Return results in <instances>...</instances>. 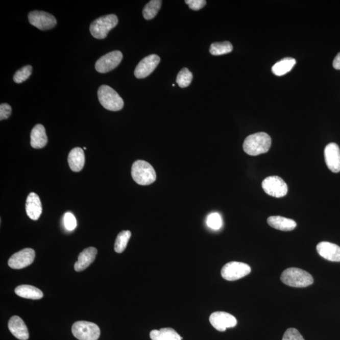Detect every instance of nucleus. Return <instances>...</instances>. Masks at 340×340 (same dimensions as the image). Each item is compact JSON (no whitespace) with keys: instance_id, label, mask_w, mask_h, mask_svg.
<instances>
[{"instance_id":"32","label":"nucleus","mask_w":340,"mask_h":340,"mask_svg":"<svg viewBox=\"0 0 340 340\" xmlns=\"http://www.w3.org/2000/svg\"><path fill=\"white\" fill-rule=\"evenodd\" d=\"M64 224L68 231H72L77 226V220L71 212H67L64 216Z\"/></svg>"},{"instance_id":"1","label":"nucleus","mask_w":340,"mask_h":340,"mask_svg":"<svg viewBox=\"0 0 340 340\" xmlns=\"http://www.w3.org/2000/svg\"><path fill=\"white\" fill-rule=\"evenodd\" d=\"M271 144V137L268 134L258 132L245 139L244 150L248 155L258 156L268 152Z\"/></svg>"},{"instance_id":"33","label":"nucleus","mask_w":340,"mask_h":340,"mask_svg":"<svg viewBox=\"0 0 340 340\" xmlns=\"http://www.w3.org/2000/svg\"><path fill=\"white\" fill-rule=\"evenodd\" d=\"M185 2L190 9L196 11L202 9L207 3L205 0H186Z\"/></svg>"},{"instance_id":"12","label":"nucleus","mask_w":340,"mask_h":340,"mask_svg":"<svg viewBox=\"0 0 340 340\" xmlns=\"http://www.w3.org/2000/svg\"><path fill=\"white\" fill-rule=\"evenodd\" d=\"M36 253L31 248H26L15 253L9 260V265L13 269L26 268L34 262Z\"/></svg>"},{"instance_id":"25","label":"nucleus","mask_w":340,"mask_h":340,"mask_svg":"<svg viewBox=\"0 0 340 340\" xmlns=\"http://www.w3.org/2000/svg\"><path fill=\"white\" fill-rule=\"evenodd\" d=\"M162 5L161 0H152L145 5L142 11L143 17L145 20H150L156 17Z\"/></svg>"},{"instance_id":"11","label":"nucleus","mask_w":340,"mask_h":340,"mask_svg":"<svg viewBox=\"0 0 340 340\" xmlns=\"http://www.w3.org/2000/svg\"><path fill=\"white\" fill-rule=\"evenodd\" d=\"M210 324L215 330L218 331H225L227 328H233L237 325V320L233 315L223 311L213 312L210 315Z\"/></svg>"},{"instance_id":"24","label":"nucleus","mask_w":340,"mask_h":340,"mask_svg":"<svg viewBox=\"0 0 340 340\" xmlns=\"http://www.w3.org/2000/svg\"><path fill=\"white\" fill-rule=\"evenodd\" d=\"M296 61L295 59L291 58H286L282 59L281 61L277 62L275 65L272 67V72L275 75L280 76L284 75L289 72L293 67L295 66Z\"/></svg>"},{"instance_id":"20","label":"nucleus","mask_w":340,"mask_h":340,"mask_svg":"<svg viewBox=\"0 0 340 340\" xmlns=\"http://www.w3.org/2000/svg\"><path fill=\"white\" fill-rule=\"evenodd\" d=\"M85 153L80 148H75L69 154L67 161L72 172H80L85 165Z\"/></svg>"},{"instance_id":"22","label":"nucleus","mask_w":340,"mask_h":340,"mask_svg":"<svg viewBox=\"0 0 340 340\" xmlns=\"http://www.w3.org/2000/svg\"><path fill=\"white\" fill-rule=\"evenodd\" d=\"M15 292L21 298L34 299H40L43 298V293L34 286L29 285H19L15 288Z\"/></svg>"},{"instance_id":"17","label":"nucleus","mask_w":340,"mask_h":340,"mask_svg":"<svg viewBox=\"0 0 340 340\" xmlns=\"http://www.w3.org/2000/svg\"><path fill=\"white\" fill-rule=\"evenodd\" d=\"M9 328L11 333L16 338L20 340H28L29 338L28 328L24 321L17 315L10 318Z\"/></svg>"},{"instance_id":"6","label":"nucleus","mask_w":340,"mask_h":340,"mask_svg":"<svg viewBox=\"0 0 340 340\" xmlns=\"http://www.w3.org/2000/svg\"><path fill=\"white\" fill-rule=\"evenodd\" d=\"M72 333L79 340H97L101 335V330L96 324L85 321L75 323Z\"/></svg>"},{"instance_id":"31","label":"nucleus","mask_w":340,"mask_h":340,"mask_svg":"<svg viewBox=\"0 0 340 340\" xmlns=\"http://www.w3.org/2000/svg\"><path fill=\"white\" fill-rule=\"evenodd\" d=\"M282 340H304V339L298 330L290 328L286 330Z\"/></svg>"},{"instance_id":"7","label":"nucleus","mask_w":340,"mask_h":340,"mask_svg":"<svg viewBox=\"0 0 340 340\" xmlns=\"http://www.w3.org/2000/svg\"><path fill=\"white\" fill-rule=\"evenodd\" d=\"M252 269L248 264L238 261H231L223 267L221 275L223 279L228 281H234L247 276L250 274Z\"/></svg>"},{"instance_id":"35","label":"nucleus","mask_w":340,"mask_h":340,"mask_svg":"<svg viewBox=\"0 0 340 340\" xmlns=\"http://www.w3.org/2000/svg\"><path fill=\"white\" fill-rule=\"evenodd\" d=\"M333 66L334 69L340 70V53L334 58Z\"/></svg>"},{"instance_id":"15","label":"nucleus","mask_w":340,"mask_h":340,"mask_svg":"<svg viewBox=\"0 0 340 340\" xmlns=\"http://www.w3.org/2000/svg\"><path fill=\"white\" fill-rule=\"evenodd\" d=\"M317 252L321 257L326 260L340 262V247L327 241L320 242L317 247Z\"/></svg>"},{"instance_id":"4","label":"nucleus","mask_w":340,"mask_h":340,"mask_svg":"<svg viewBox=\"0 0 340 340\" xmlns=\"http://www.w3.org/2000/svg\"><path fill=\"white\" fill-rule=\"evenodd\" d=\"M98 98L102 106L110 111H118L124 107L123 99L109 86L102 85L99 88Z\"/></svg>"},{"instance_id":"29","label":"nucleus","mask_w":340,"mask_h":340,"mask_svg":"<svg viewBox=\"0 0 340 340\" xmlns=\"http://www.w3.org/2000/svg\"><path fill=\"white\" fill-rule=\"evenodd\" d=\"M32 72V67L31 66H23L15 72V74L13 76V80L17 83H21L25 82L31 75Z\"/></svg>"},{"instance_id":"13","label":"nucleus","mask_w":340,"mask_h":340,"mask_svg":"<svg viewBox=\"0 0 340 340\" xmlns=\"http://www.w3.org/2000/svg\"><path fill=\"white\" fill-rule=\"evenodd\" d=\"M160 58L156 55L145 57L137 64L134 71V75L138 79H142L150 75L155 71L160 63Z\"/></svg>"},{"instance_id":"9","label":"nucleus","mask_w":340,"mask_h":340,"mask_svg":"<svg viewBox=\"0 0 340 340\" xmlns=\"http://www.w3.org/2000/svg\"><path fill=\"white\" fill-rule=\"evenodd\" d=\"M123 58V53L114 51L101 57L95 63V69L100 74L111 71L119 65Z\"/></svg>"},{"instance_id":"5","label":"nucleus","mask_w":340,"mask_h":340,"mask_svg":"<svg viewBox=\"0 0 340 340\" xmlns=\"http://www.w3.org/2000/svg\"><path fill=\"white\" fill-rule=\"evenodd\" d=\"M118 23V17L114 14L107 15L96 18L91 23L90 27L91 36L97 39H104Z\"/></svg>"},{"instance_id":"18","label":"nucleus","mask_w":340,"mask_h":340,"mask_svg":"<svg viewBox=\"0 0 340 340\" xmlns=\"http://www.w3.org/2000/svg\"><path fill=\"white\" fill-rule=\"evenodd\" d=\"M96 248L89 247L86 248L78 256V260L75 264V270L77 272H82L88 268L95 260L97 255Z\"/></svg>"},{"instance_id":"27","label":"nucleus","mask_w":340,"mask_h":340,"mask_svg":"<svg viewBox=\"0 0 340 340\" xmlns=\"http://www.w3.org/2000/svg\"><path fill=\"white\" fill-rule=\"evenodd\" d=\"M131 236V233L129 231H123L118 234L114 246L115 252L121 253L126 250Z\"/></svg>"},{"instance_id":"2","label":"nucleus","mask_w":340,"mask_h":340,"mask_svg":"<svg viewBox=\"0 0 340 340\" xmlns=\"http://www.w3.org/2000/svg\"><path fill=\"white\" fill-rule=\"evenodd\" d=\"M280 280L284 284L297 288L308 287L314 282L312 275L308 272L294 267L285 270Z\"/></svg>"},{"instance_id":"21","label":"nucleus","mask_w":340,"mask_h":340,"mask_svg":"<svg viewBox=\"0 0 340 340\" xmlns=\"http://www.w3.org/2000/svg\"><path fill=\"white\" fill-rule=\"evenodd\" d=\"M267 223L272 228L282 231H293L297 226V223L294 220L279 215L269 217Z\"/></svg>"},{"instance_id":"28","label":"nucleus","mask_w":340,"mask_h":340,"mask_svg":"<svg viewBox=\"0 0 340 340\" xmlns=\"http://www.w3.org/2000/svg\"><path fill=\"white\" fill-rule=\"evenodd\" d=\"M193 75L187 68H183L177 75L176 82L181 88H186L190 85Z\"/></svg>"},{"instance_id":"26","label":"nucleus","mask_w":340,"mask_h":340,"mask_svg":"<svg viewBox=\"0 0 340 340\" xmlns=\"http://www.w3.org/2000/svg\"><path fill=\"white\" fill-rule=\"evenodd\" d=\"M233 48V45L228 41L215 42L210 45L209 51L212 55L221 56L231 53Z\"/></svg>"},{"instance_id":"8","label":"nucleus","mask_w":340,"mask_h":340,"mask_svg":"<svg viewBox=\"0 0 340 340\" xmlns=\"http://www.w3.org/2000/svg\"><path fill=\"white\" fill-rule=\"evenodd\" d=\"M262 188L268 195L274 198H281L287 195L288 187L281 178L278 176H271L266 178L263 181Z\"/></svg>"},{"instance_id":"30","label":"nucleus","mask_w":340,"mask_h":340,"mask_svg":"<svg viewBox=\"0 0 340 340\" xmlns=\"http://www.w3.org/2000/svg\"><path fill=\"white\" fill-rule=\"evenodd\" d=\"M207 224L209 228L218 230L223 225L222 217L218 213H212L207 217Z\"/></svg>"},{"instance_id":"10","label":"nucleus","mask_w":340,"mask_h":340,"mask_svg":"<svg viewBox=\"0 0 340 340\" xmlns=\"http://www.w3.org/2000/svg\"><path fill=\"white\" fill-rule=\"evenodd\" d=\"M31 25L41 31H47L55 28L57 24L56 19L50 13L43 11H32L28 15Z\"/></svg>"},{"instance_id":"16","label":"nucleus","mask_w":340,"mask_h":340,"mask_svg":"<svg viewBox=\"0 0 340 340\" xmlns=\"http://www.w3.org/2000/svg\"><path fill=\"white\" fill-rule=\"evenodd\" d=\"M26 212L32 220H39L42 212V206L39 197L36 193L29 194L26 201Z\"/></svg>"},{"instance_id":"19","label":"nucleus","mask_w":340,"mask_h":340,"mask_svg":"<svg viewBox=\"0 0 340 340\" xmlns=\"http://www.w3.org/2000/svg\"><path fill=\"white\" fill-rule=\"evenodd\" d=\"M47 141V136L44 127L41 124H37L31 131V147L34 149H41L46 145Z\"/></svg>"},{"instance_id":"3","label":"nucleus","mask_w":340,"mask_h":340,"mask_svg":"<svg viewBox=\"0 0 340 340\" xmlns=\"http://www.w3.org/2000/svg\"><path fill=\"white\" fill-rule=\"evenodd\" d=\"M132 179L140 185H149L155 182L156 174L155 169L147 161L137 160L132 166Z\"/></svg>"},{"instance_id":"14","label":"nucleus","mask_w":340,"mask_h":340,"mask_svg":"<svg viewBox=\"0 0 340 340\" xmlns=\"http://www.w3.org/2000/svg\"><path fill=\"white\" fill-rule=\"evenodd\" d=\"M325 159L326 165L332 172H340V149L336 143L331 142L325 149Z\"/></svg>"},{"instance_id":"34","label":"nucleus","mask_w":340,"mask_h":340,"mask_svg":"<svg viewBox=\"0 0 340 340\" xmlns=\"http://www.w3.org/2000/svg\"><path fill=\"white\" fill-rule=\"evenodd\" d=\"M12 113V107L8 104H2L0 105V120L7 119Z\"/></svg>"},{"instance_id":"23","label":"nucleus","mask_w":340,"mask_h":340,"mask_svg":"<svg viewBox=\"0 0 340 340\" xmlns=\"http://www.w3.org/2000/svg\"><path fill=\"white\" fill-rule=\"evenodd\" d=\"M152 340H182L177 332L170 328H162L160 330H153L150 333Z\"/></svg>"}]
</instances>
